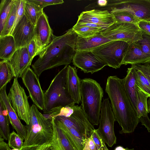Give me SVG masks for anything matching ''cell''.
<instances>
[{
    "label": "cell",
    "mask_w": 150,
    "mask_h": 150,
    "mask_svg": "<svg viewBox=\"0 0 150 150\" xmlns=\"http://www.w3.org/2000/svg\"><path fill=\"white\" fill-rule=\"evenodd\" d=\"M67 84L69 93L74 103L79 104L81 101V80L78 76L75 68L68 65Z\"/></svg>",
    "instance_id": "obj_19"
},
{
    "label": "cell",
    "mask_w": 150,
    "mask_h": 150,
    "mask_svg": "<svg viewBox=\"0 0 150 150\" xmlns=\"http://www.w3.org/2000/svg\"><path fill=\"white\" fill-rule=\"evenodd\" d=\"M68 65L56 75L45 93L44 113L74 103L68 91L67 84Z\"/></svg>",
    "instance_id": "obj_5"
},
{
    "label": "cell",
    "mask_w": 150,
    "mask_h": 150,
    "mask_svg": "<svg viewBox=\"0 0 150 150\" xmlns=\"http://www.w3.org/2000/svg\"><path fill=\"white\" fill-rule=\"evenodd\" d=\"M6 86L0 90V98L2 100L7 110L10 123L16 131L17 134L25 140L27 134V126L21 123L17 114L11 105L6 94Z\"/></svg>",
    "instance_id": "obj_18"
},
{
    "label": "cell",
    "mask_w": 150,
    "mask_h": 150,
    "mask_svg": "<svg viewBox=\"0 0 150 150\" xmlns=\"http://www.w3.org/2000/svg\"><path fill=\"white\" fill-rule=\"evenodd\" d=\"M23 140L17 133L13 131L10 133L8 144L10 148L20 150L23 146Z\"/></svg>",
    "instance_id": "obj_35"
},
{
    "label": "cell",
    "mask_w": 150,
    "mask_h": 150,
    "mask_svg": "<svg viewBox=\"0 0 150 150\" xmlns=\"http://www.w3.org/2000/svg\"><path fill=\"white\" fill-rule=\"evenodd\" d=\"M72 28L78 36L87 38L93 36L101 33L106 28L81 26L78 27H73Z\"/></svg>",
    "instance_id": "obj_33"
},
{
    "label": "cell",
    "mask_w": 150,
    "mask_h": 150,
    "mask_svg": "<svg viewBox=\"0 0 150 150\" xmlns=\"http://www.w3.org/2000/svg\"><path fill=\"white\" fill-rule=\"evenodd\" d=\"M29 55L32 61L35 57L37 55L35 41L33 39L26 46Z\"/></svg>",
    "instance_id": "obj_40"
},
{
    "label": "cell",
    "mask_w": 150,
    "mask_h": 150,
    "mask_svg": "<svg viewBox=\"0 0 150 150\" xmlns=\"http://www.w3.org/2000/svg\"><path fill=\"white\" fill-rule=\"evenodd\" d=\"M35 26L24 15L10 35L13 37L17 49L26 47L34 38Z\"/></svg>",
    "instance_id": "obj_14"
},
{
    "label": "cell",
    "mask_w": 150,
    "mask_h": 150,
    "mask_svg": "<svg viewBox=\"0 0 150 150\" xmlns=\"http://www.w3.org/2000/svg\"><path fill=\"white\" fill-rule=\"evenodd\" d=\"M110 13L124 11L139 19L150 21V0H115Z\"/></svg>",
    "instance_id": "obj_11"
},
{
    "label": "cell",
    "mask_w": 150,
    "mask_h": 150,
    "mask_svg": "<svg viewBox=\"0 0 150 150\" xmlns=\"http://www.w3.org/2000/svg\"><path fill=\"white\" fill-rule=\"evenodd\" d=\"M129 43L121 40H113L98 46L91 51L110 67L115 69L122 64L124 54Z\"/></svg>",
    "instance_id": "obj_6"
},
{
    "label": "cell",
    "mask_w": 150,
    "mask_h": 150,
    "mask_svg": "<svg viewBox=\"0 0 150 150\" xmlns=\"http://www.w3.org/2000/svg\"><path fill=\"white\" fill-rule=\"evenodd\" d=\"M127 150H134V148H132L131 149H129L128 148Z\"/></svg>",
    "instance_id": "obj_48"
},
{
    "label": "cell",
    "mask_w": 150,
    "mask_h": 150,
    "mask_svg": "<svg viewBox=\"0 0 150 150\" xmlns=\"http://www.w3.org/2000/svg\"><path fill=\"white\" fill-rule=\"evenodd\" d=\"M52 121L53 129L52 143L56 150H77L53 118Z\"/></svg>",
    "instance_id": "obj_24"
},
{
    "label": "cell",
    "mask_w": 150,
    "mask_h": 150,
    "mask_svg": "<svg viewBox=\"0 0 150 150\" xmlns=\"http://www.w3.org/2000/svg\"><path fill=\"white\" fill-rule=\"evenodd\" d=\"M10 103L19 119L26 125L30 122V107L24 88L19 84L17 79L14 78L7 95Z\"/></svg>",
    "instance_id": "obj_8"
},
{
    "label": "cell",
    "mask_w": 150,
    "mask_h": 150,
    "mask_svg": "<svg viewBox=\"0 0 150 150\" xmlns=\"http://www.w3.org/2000/svg\"><path fill=\"white\" fill-rule=\"evenodd\" d=\"M110 13L113 16L115 23H126L137 24L139 22L142 21L133 14L126 11H118Z\"/></svg>",
    "instance_id": "obj_34"
},
{
    "label": "cell",
    "mask_w": 150,
    "mask_h": 150,
    "mask_svg": "<svg viewBox=\"0 0 150 150\" xmlns=\"http://www.w3.org/2000/svg\"><path fill=\"white\" fill-rule=\"evenodd\" d=\"M21 78L34 105L43 111L45 108V93L41 88L38 77L29 67Z\"/></svg>",
    "instance_id": "obj_12"
},
{
    "label": "cell",
    "mask_w": 150,
    "mask_h": 150,
    "mask_svg": "<svg viewBox=\"0 0 150 150\" xmlns=\"http://www.w3.org/2000/svg\"><path fill=\"white\" fill-rule=\"evenodd\" d=\"M115 121L109 98L103 99L100 110L99 126L97 130L105 143L110 147L116 143L114 127Z\"/></svg>",
    "instance_id": "obj_10"
},
{
    "label": "cell",
    "mask_w": 150,
    "mask_h": 150,
    "mask_svg": "<svg viewBox=\"0 0 150 150\" xmlns=\"http://www.w3.org/2000/svg\"><path fill=\"white\" fill-rule=\"evenodd\" d=\"M122 80L126 93L134 111L137 113V98L136 91V69L131 67L128 68L126 76Z\"/></svg>",
    "instance_id": "obj_21"
},
{
    "label": "cell",
    "mask_w": 150,
    "mask_h": 150,
    "mask_svg": "<svg viewBox=\"0 0 150 150\" xmlns=\"http://www.w3.org/2000/svg\"><path fill=\"white\" fill-rule=\"evenodd\" d=\"M135 69L137 86L149 98L150 97V83L148 78L142 71Z\"/></svg>",
    "instance_id": "obj_31"
},
{
    "label": "cell",
    "mask_w": 150,
    "mask_h": 150,
    "mask_svg": "<svg viewBox=\"0 0 150 150\" xmlns=\"http://www.w3.org/2000/svg\"><path fill=\"white\" fill-rule=\"evenodd\" d=\"M9 119L2 100L0 98V136L8 141L10 134Z\"/></svg>",
    "instance_id": "obj_27"
},
{
    "label": "cell",
    "mask_w": 150,
    "mask_h": 150,
    "mask_svg": "<svg viewBox=\"0 0 150 150\" xmlns=\"http://www.w3.org/2000/svg\"><path fill=\"white\" fill-rule=\"evenodd\" d=\"M115 23L112 15L107 10L93 9L83 11L78 16L77 23H89L106 28Z\"/></svg>",
    "instance_id": "obj_16"
},
{
    "label": "cell",
    "mask_w": 150,
    "mask_h": 150,
    "mask_svg": "<svg viewBox=\"0 0 150 150\" xmlns=\"http://www.w3.org/2000/svg\"><path fill=\"white\" fill-rule=\"evenodd\" d=\"M24 15L35 26L43 13V9L28 0H24Z\"/></svg>",
    "instance_id": "obj_28"
},
{
    "label": "cell",
    "mask_w": 150,
    "mask_h": 150,
    "mask_svg": "<svg viewBox=\"0 0 150 150\" xmlns=\"http://www.w3.org/2000/svg\"><path fill=\"white\" fill-rule=\"evenodd\" d=\"M128 148H124L121 146H118L116 147L114 150H127Z\"/></svg>",
    "instance_id": "obj_47"
},
{
    "label": "cell",
    "mask_w": 150,
    "mask_h": 150,
    "mask_svg": "<svg viewBox=\"0 0 150 150\" xmlns=\"http://www.w3.org/2000/svg\"><path fill=\"white\" fill-rule=\"evenodd\" d=\"M142 35V39L137 42L139 45L142 52L150 57V35L143 32Z\"/></svg>",
    "instance_id": "obj_36"
},
{
    "label": "cell",
    "mask_w": 150,
    "mask_h": 150,
    "mask_svg": "<svg viewBox=\"0 0 150 150\" xmlns=\"http://www.w3.org/2000/svg\"><path fill=\"white\" fill-rule=\"evenodd\" d=\"M81 94L82 108L91 124H99L103 89L96 80L91 78L81 80Z\"/></svg>",
    "instance_id": "obj_3"
},
{
    "label": "cell",
    "mask_w": 150,
    "mask_h": 150,
    "mask_svg": "<svg viewBox=\"0 0 150 150\" xmlns=\"http://www.w3.org/2000/svg\"><path fill=\"white\" fill-rule=\"evenodd\" d=\"M17 50L15 42L11 35L0 37V59L8 61Z\"/></svg>",
    "instance_id": "obj_26"
},
{
    "label": "cell",
    "mask_w": 150,
    "mask_h": 150,
    "mask_svg": "<svg viewBox=\"0 0 150 150\" xmlns=\"http://www.w3.org/2000/svg\"><path fill=\"white\" fill-rule=\"evenodd\" d=\"M54 119L64 132L72 144L77 150H83L86 139L77 130L72 128L67 127L60 122Z\"/></svg>",
    "instance_id": "obj_25"
},
{
    "label": "cell",
    "mask_w": 150,
    "mask_h": 150,
    "mask_svg": "<svg viewBox=\"0 0 150 150\" xmlns=\"http://www.w3.org/2000/svg\"><path fill=\"white\" fill-rule=\"evenodd\" d=\"M149 62L150 57L142 52L137 42L129 43L127 49L124 54L122 64L132 65Z\"/></svg>",
    "instance_id": "obj_20"
},
{
    "label": "cell",
    "mask_w": 150,
    "mask_h": 150,
    "mask_svg": "<svg viewBox=\"0 0 150 150\" xmlns=\"http://www.w3.org/2000/svg\"><path fill=\"white\" fill-rule=\"evenodd\" d=\"M34 38L36 45L37 55L50 42L53 33L47 16L44 12L38 19L35 26Z\"/></svg>",
    "instance_id": "obj_15"
},
{
    "label": "cell",
    "mask_w": 150,
    "mask_h": 150,
    "mask_svg": "<svg viewBox=\"0 0 150 150\" xmlns=\"http://www.w3.org/2000/svg\"><path fill=\"white\" fill-rule=\"evenodd\" d=\"M91 137L96 146L97 150H109L97 129H94Z\"/></svg>",
    "instance_id": "obj_37"
},
{
    "label": "cell",
    "mask_w": 150,
    "mask_h": 150,
    "mask_svg": "<svg viewBox=\"0 0 150 150\" xmlns=\"http://www.w3.org/2000/svg\"><path fill=\"white\" fill-rule=\"evenodd\" d=\"M131 67L136 69L143 71L148 78L150 83V62L143 64H137L132 65ZM147 107L149 113H150V97L149 98L147 101Z\"/></svg>",
    "instance_id": "obj_38"
},
{
    "label": "cell",
    "mask_w": 150,
    "mask_h": 150,
    "mask_svg": "<svg viewBox=\"0 0 150 150\" xmlns=\"http://www.w3.org/2000/svg\"><path fill=\"white\" fill-rule=\"evenodd\" d=\"M112 40L103 36L101 33L93 36L85 38L77 36L75 45V52L91 50Z\"/></svg>",
    "instance_id": "obj_22"
},
{
    "label": "cell",
    "mask_w": 150,
    "mask_h": 150,
    "mask_svg": "<svg viewBox=\"0 0 150 150\" xmlns=\"http://www.w3.org/2000/svg\"><path fill=\"white\" fill-rule=\"evenodd\" d=\"M4 139L0 136V150H11L8 144L4 141Z\"/></svg>",
    "instance_id": "obj_44"
},
{
    "label": "cell",
    "mask_w": 150,
    "mask_h": 150,
    "mask_svg": "<svg viewBox=\"0 0 150 150\" xmlns=\"http://www.w3.org/2000/svg\"><path fill=\"white\" fill-rule=\"evenodd\" d=\"M101 33L112 41L121 40L129 43L142 39V32L137 24L130 23H115L106 28Z\"/></svg>",
    "instance_id": "obj_7"
},
{
    "label": "cell",
    "mask_w": 150,
    "mask_h": 150,
    "mask_svg": "<svg viewBox=\"0 0 150 150\" xmlns=\"http://www.w3.org/2000/svg\"><path fill=\"white\" fill-rule=\"evenodd\" d=\"M83 150H97L96 146L91 136L86 139Z\"/></svg>",
    "instance_id": "obj_42"
},
{
    "label": "cell",
    "mask_w": 150,
    "mask_h": 150,
    "mask_svg": "<svg viewBox=\"0 0 150 150\" xmlns=\"http://www.w3.org/2000/svg\"><path fill=\"white\" fill-rule=\"evenodd\" d=\"M13 73L14 77L18 79L30 67L31 60L26 46L16 50L10 59L7 61Z\"/></svg>",
    "instance_id": "obj_17"
},
{
    "label": "cell",
    "mask_w": 150,
    "mask_h": 150,
    "mask_svg": "<svg viewBox=\"0 0 150 150\" xmlns=\"http://www.w3.org/2000/svg\"><path fill=\"white\" fill-rule=\"evenodd\" d=\"M137 95V114L142 125H144L150 133V120L148 116L147 99L149 97L136 86Z\"/></svg>",
    "instance_id": "obj_23"
},
{
    "label": "cell",
    "mask_w": 150,
    "mask_h": 150,
    "mask_svg": "<svg viewBox=\"0 0 150 150\" xmlns=\"http://www.w3.org/2000/svg\"><path fill=\"white\" fill-rule=\"evenodd\" d=\"M105 91L110 101L115 121L122 128L119 133L134 132L140 121L125 91L122 79L116 76H109Z\"/></svg>",
    "instance_id": "obj_2"
},
{
    "label": "cell",
    "mask_w": 150,
    "mask_h": 150,
    "mask_svg": "<svg viewBox=\"0 0 150 150\" xmlns=\"http://www.w3.org/2000/svg\"><path fill=\"white\" fill-rule=\"evenodd\" d=\"M14 0H1L0 4V34L4 27Z\"/></svg>",
    "instance_id": "obj_32"
},
{
    "label": "cell",
    "mask_w": 150,
    "mask_h": 150,
    "mask_svg": "<svg viewBox=\"0 0 150 150\" xmlns=\"http://www.w3.org/2000/svg\"><path fill=\"white\" fill-rule=\"evenodd\" d=\"M47 144L42 145H34L28 146H23L20 150H40L46 144Z\"/></svg>",
    "instance_id": "obj_43"
},
{
    "label": "cell",
    "mask_w": 150,
    "mask_h": 150,
    "mask_svg": "<svg viewBox=\"0 0 150 150\" xmlns=\"http://www.w3.org/2000/svg\"><path fill=\"white\" fill-rule=\"evenodd\" d=\"M18 0H14L11 10L6 19L4 29L0 34V37L10 35L16 19Z\"/></svg>",
    "instance_id": "obj_30"
},
{
    "label": "cell",
    "mask_w": 150,
    "mask_h": 150,
    "mask_svg": "<svg viewBox=\"0 0 150 150\" xmlns=\"http://www.w3.org/2000/svg\"><path fill=\"white\" fill-rule=\"evenodd\" d=\"M14 77L13 72L7 61L0 62V90L6 86Z\"/></svg>",
    "instance_id": "obj_29"
},
{
    "label": "cell",
    "mask_w": 150,
    "mask_h": 150,
    "mask_svg": "<svg viewBox=\"0 0 150 150\" xmlns=\"http://www.w3.org/2000/svg\"><path fill=\"white\" fill-rule=\"evenodd\" d=\"M54 118L66 127L77 130L86 139L91 136L95 129L85 114L81 105L74 104L72 112L68 117L57 116Z\"/></svg>",
    "instance_id": "obj_9"
},
{
    "label": "cell",
    "mask_w": 150,
    "mask_h": 150,
    "mask_svg": "<svg viewBox=\"0 0 150 150\" xmlns=\"http://www.w3.org/2000/svg\"><path fill=\"white\" fill-rule=\"evenodd\" d=\"M137 25L142 32L150 35V21L142 20Z\"/></svg>",
    "instance_id": "obj_41"
},
{
    "label": "cell",
    "mask_w": 150,
    "mask_h": 150,
    "mask_svg": "<svg viewBox=\"0 0 150 150\" xmlns=\"http://www.w3.org/2000/svg\"><path fill=\"white\" fill-rule=\"evenodd\" d=\"M43 9L46 6L52 5L61 4L64 3L62 0H28Z\"/></svg>",
    "instance_id": "obj_39"
},
{
    "label": "cell",
    "mask_w": 150,
    "mask_h": 150,
    "mask_svg": "<svg viewBox=\"0 0 150 150\" xmlns=\"http://www.w3.org/2000/svg\"><path fill=\"white\" fill-rule=\"evenodd\" d=\"M73 64L84 73L93 74L107 65L91 50L76 51L72 59Z\"/></svg>",
    "instance_id": "obj_13"
},
{
    "label": "cell",
    "mask_w": 150,
    "mask_h": 150,
    "mask_svg": "<svg viewBox=\"0 0 150 150\" xmlns=\"http://www.w3.org/2000/svg\"><path fill=\"white\" fill-rule=\"evenodd\" d=\"M77 36L72 28L60 36L52 34L50 42L39 53L38 59L32 65L33 70L38 77L45 70L70 64L76 52Z\"/></svg>",
    "instance_id": "obj_1"
},
{
    "label": "cell",
    "mask_w": 150,
    "mask_h": 150,
    "mask_svg": "<svg viewBox=\"0 0 150 150\" xmlns=\"http://www.w3.org/2000/svg\"><path fill=\"white\" fill-rule=\"evenodd\" d=\"M30 122L23 146L52 144L53 129L52 119L46 118L34 104L30 106Z\"/></svg>",
    "instance_id": "obj_4"
},
{
    "label": "cell",
    "mask_w": 150,
    "mask_h": 150,
    "mask_svg": "<svg viewBox=\"0 0 150 150\" xmlns=\"http://www.w3.org/2000/svg\"><path fill=\"white\" fill-rule=\"evenodd\" d=\"M108 1L106 0H99L97 1L98 5L100 6H106L108 4Z\"/></svg>",
    "instance_id": "obj_46"
},
{
    "label": "cell",
    "mask_w": 150,
    "mask_h": 150,
    "mask_svg": "<svg viewBox=\"0 0 150 150\" xmlns=\"http://www.w3.org/2000/svg\"><path fill=\"white\" fill-rule=\"evenodd\" d=\"M40 150H56L54 145L52 144H48Z\"/></svg>",
    "instance_id": "obj_45"
}]
</instances>
